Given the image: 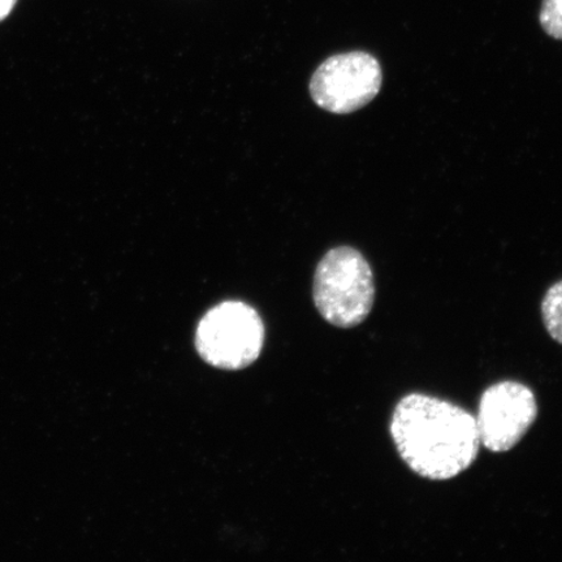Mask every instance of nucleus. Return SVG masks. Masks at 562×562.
I'll list each match as a JSON object with an SVG mask.
<instances>
[{"label":"nucleus","instance_id":"obj_5","mask_svg":"<svg viewBox=\"0 0 562 562\" xmlns=\"http://www.w3.org/2000/svg\"><path fill=\"white\" fill-rule=\"evenodd\" d=\"M538 417V403L529 386L501 382L483 392L476 427L481 445L492 453L515 448Z\"/></svg>","mask_w":562,"mask_h":562},{"label":"nucleus","instance_id":"obj_6","mask_svg":"<svg viewBox=\"0 0 562 562\" xmlns=\"http://www.w3.org/2000/svg\"><path fill=\"white\" fill-rule=\"evenodd\" d=\"M542 315L548 334L562 346V280L546 293Z\"/></svg>","mask_w":562,"mask_h":562},{"label":"nucleus","instance_id":"obj_2","mask_svg":"<svg viewBox=\"0 0 562 562\" xmlns=\"http://www.w3.org/2000/svg\"><path fill=\"white\" fill-rule=\"evenodd\" d=\"M313 296L315 307L329 325L360 326L375 301L374 276L367 258L350 246L329 250L316 266Z\"/></svg>","mask_w":562,"mask_h":562},{"label":"nucleus","instance_id":"obj_7","mask_svg":"<svg viewBox=\"0 0 562 562\" xmlns=\"http://www.w3.org/2000/svg\"><path fill=\"white\" fill-rule=\"evenodd\" d=\"M539 21L548 35L562 41V0H543Z\"/></svg>","mask_w":562,"mask_h":562},{"label":"nucleus","instance_id":"obj_8","mask_svg":"<svg viewBox=\"0 0 562 562\" xmlns=\"http://www.w3.org/2000/svg\"><path fill=\"white\" fill-rule=\"evenodd\" d=\"M18 0H0V21L4 20L10 15L13 7H15Z\"/></svg>","mask_w":562,"mask_h":562},{"label":"nucleus","instance_id":"obj_3","mask_svg":"<svg viewBox=\"0 0 562 562\" xmlns=\"http://www.w3.org/2000/svg\"><path fill=\"white\" fill-rule=\"evenodd\" d=\"M265 326L255 307L226 301L209 311L196 326L195 349L210 367L226 371L249 368L262 353Z\"/></svg>","mask_w":562,"mask_h":562},{"label":"nucleus","instance_id":"obj_4","mask_svg":"<svg viewBox=\"0 0 562 562\" xmlns=\"http://www.w3.org/2000/svg\"><path fill=\"white\" fill-rule=\"evenodd\" d=\"M382 83L383 70L375 56L350 52L334 55L316 68L311 94L318 108L347 115L374 100Z\"/></svg>","mask_w":562,"mask_h":562},{"label":"nucleus","instance_id":"obj_1","mask_svg":"<svg viewBox=\"0 0 562 562\" xmlns=\"http://www.w3.org/2000/svg\"><path fill=\"white\" fill-rule=\"evenodd\" d=\"M390 432L407 468L428 481L453 480L480 454L475 417L446 400L422 393L400 400Z\"/></svg>","mask_w":562,"mask_h":562}]
</instances>
